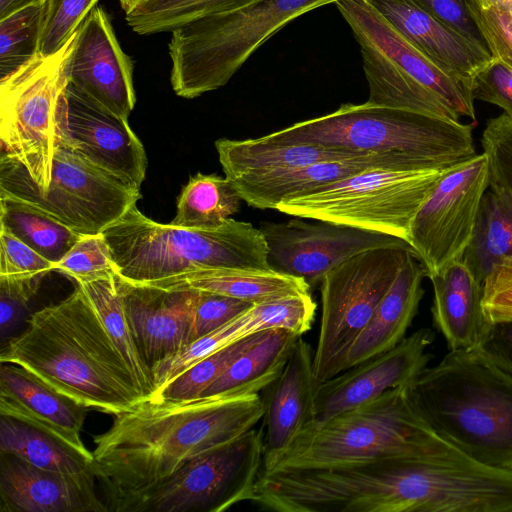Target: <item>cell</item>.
<instances>
[{
  "label": "cell",
  "instance_id": "cell-1",
  "mask_svg": "<svg viewBox=\"0 0 512 512\" xmlns=\"http://www.w3.org/2000/svg\"><path fill=\"white\" fill-rule=\"evenodd\" d=\"M259 394L144 399L94 438L92 468L108 511L130 512L188 462L222 448L263 418Z\"/></svg>",
  "mask_w": 512,
  "mask_h": 512
},
{
  "label": "cell",
  "instance_id": "cell-2",
  "mask_svg": "<svg viewBox=\"0 0 512 512\" xmlns=\"http://www.w3.org/2000/svg\"><path fill=\"white\" fill-rule=\"evenodd\" d=\"M1 363L18 365L79 405L118 415L145 399L83 287L33 314L2 344Z\"/></svg>",
  "mask_w": 512,
  "mask_h": 512
},
{
  "label": "cell",
  "instance_id": "cell-3",
  "mask_svg": "<svg viewBox=\"0 0 512 512\" xmlns=\"http://www.w3.org/2000/svg\"><path fill=\"white\" fill-rule=\"evenodd\" d=\"M407 388L438 436L479 463L512 470V376L478 346L450 350Z\"/></svg>",
  "mask_w": 512,
  "mask_h": 512
},
{
  "label": "cell",
  "instance_id": "cell-4",
  "mask_svg": "<svg viewBox=\"0 0 512 512\" xmlns=\"http://www.w3.org/2000/svg\"><path fill=\"white\" fill-rule=\"evenodd\" d=\"M461 453L419 416L407 385L305 428L262 471L318 469L388 458Z\"/></svg>",
  "mask_w": 512,
  "mask_h": 512
},
{
  "label": "cell",
  "instance_id": "cell-5",
  "mask_svg": "<svg viewBox=\"0 0 512 512\" xmlns=\"http://www.w3.org/2000/svg\"><path fill=\"white\" fill-rule=\"evenodd\" d=\"M102 233L115 273L136 284L204 269L271 268L260 228L232 218L212 229L186 228L158 223L134 205Z\"/></svg>",
  "mask_w": 512,
  "mask_h": 512
},
{
  "label": "cell",
  "instance_id": "cell-6",
  "mask_svg": "<svg viewBox=\"0 0 512 512\" xmlns=\"http://www.w3.org/2000/svg\"><path fill=\"white\" fill-rule=\"evenodd\" d=\"M473 127L460 121L365 102L265 135L269 140L384 154L454 166L475 156Z\"/></svg>",
  "mask_w": 512,
  "mask_h": 512
},
{
  "label": "cell",
  "instance_id": "cell-7",
  "mask_svg": "<svg viewBox=\"0 0 512 512\" xmlns=\"http://www.w3.org/2000/svg\"><path fill=\"white\" fill-rule=\"evenodd\" d=\"M359 45L368 102L459 121L475 120L469 88L402 36L368 0L334 3Z\"/></svg>",
  "mask_w": 512,
  "mask_h": 512
},
{
  "label": "cell",
  "instance_id": "cell-8",
  "mask_svg": "<svg viewBox=\"0 0 512 512\" xmlns=\"http://www.w3.org/2000/svg\"><path fill=\"white\" fill-rule=\"evenodd\" d=\"M336 1L256 0L174 29L168 44L173 91L193 99L223 87L260 46L288 23Z\"/></svg>",
  "mask_w": 512,
  "mask_h": 512
},
{
  "label": "cell",
  "instance_id": "cell-9",
  "mask_svg": "<svg viewBox=\"0 0 512 512\" xmlns=\"http://www.w3.org/2000/svg\"><path fill=\"white\" fill-rule=\"evenodd\" d=\"M78 30L57 52L37 53L0 79L2 153L20 162L41 190L50 183L55 152L71 149L66 69Z\"/></svg>",
  "mask_w": 512,
  "mask_h": 512
},
{
  "label": "cell",
  "instance_id": "cell-10",
  "mask_svg": "<svg viewBox=\"0 0 512 512\" xmlns=\"http://www.w3.org/2000/svg\"><path fill=\"white\" fill-rule=\"evenodd\" d=\"M451 167H371L285 200L276 210L303 219L394 236L409 244L415 214Z\"/></svg>",
  "mask_w": 512,
  "mask_h": 512
},
{
  "label": "cell",
  "instance_id": "cell-11",
  "mask_svg": "<svg viewBox=\"0 0 512 512\" xmlns=\"http://www.w3.org/2000/svg\"><path fill=\"white\" fill-rule=\"evenodd\" d=\"M0 193L40 209L81 234L102 233L141 198L140 189L64 147L55 152L45 190L20 162L2 153Z\"/></svg>",
  "mask_w": 512,
  "mask_h": 512
},
{
  "label": "cell",
  "instance_id": "cell-12",
  "mask_svg": "<svg viewBox=\"0 0 512 512\" xmlns=\"http://www.w3.org/2000/svg\"><path fill=\"white\" fill-rule=\"evenodd\" d=\"M412 252L408 243L369 249L325 274L319 285L321 318L313 359L318 383L345 370L351 346Z\"/></svg>",
  "mask_w": 512,
  "mask_h": 512
},
{
  "label": "cell",
  "instance_id": "cell-13",
  "mask_svg": "<svg viewBox=\"0 0 512 512\" xmlns=\"http://www.w3.org/2000/svg\"><path fill=\"white\" fill-rule=\"evenodd\" d=\"M262 431L255 428L232 443L198 457L143 495L130 512H223L250 501L263 468Z\"/></svg>",
  "mask_w": 512,
  "mask_h": 512
},
{
  "label": "cell",
  "instance_id": "cell-14",
  "mask_svg": "<svg viewBox=\"0 0 512 512\" xmlns=\"http://www.w3.org/2000/svg\"><path fill=\"white\" fill-rule=\"evenodd\" d=\"M490 185L484 152L449 168L415 214L409 245L430 277L462 259Z\"/></svg>",
  "mask_w": 512,
  "mask_h": 512
},
{
  "label": "cell",
  "instance_id": "cell-15",
  "mask_svg": "<svg viewBox=\"0 0 512 512\" xmlns=\"http://www.w3.org/2000/svg\"><path fill=\"white\" fill-rule=\"evenodd\" d=\"M268 246L272 269L303 278L311 288L319 286L325 274L346 259L363 251L399 245L406 241L359 228L302 218L260 225Z\"/></svg>",
  "mask_w": 512,
  "mask_h": 512
},
{
  "label": "cell",
  "instance_id": "cell-16",
  "mask_svg": "<svg viewBox=\"0 0 512 512\" xmlns=\"http://www.w3.org/2000/svg\"><path fill=\"white\" fill-rule=\"evenodd\" d=\"M434 337L432 330L419 329L389 351L318 383L312 422L306 428L373 400L389 389L409 384L427 367L431 355L426 350Z\"/></svg>",
  "mask_w": 512,
  "mask_h": 512
},
{
  "label": "cell",
  "instance_id": "cell-17",
  "mask_svg": "<svg viewBox=\"0 0 512 512\" xmlns=\"http://www.w3.org/2000/svg\"><path fill=\"white\" fill-rule=\"evenodd\" d=\"M66 73L69 84L128 119L136 103L133 61L121 48L102 7L95 6L80 25Z\"/></svg>",
  "mask_w": 512,
  "mask_h": 512
},
{
  "label": "cell",
  "instance_id": "cell-18",
  "mask_svg": "<svg viewBox=\"0 0 512 512\" xmlns=\"http://www.w3.org/2000/svg\"><path fill=\"white\" fill-rule=\"evenodd\" d=\"M115 282L135 342L151 372L156 364L191 343L199 291L136 284L116 273Z\"/></svg>",
  "mask_w": 512,
  "mask_h": 512
},
{
  "label": "cell",
  "instance_id": "cell-19",
  "mask_svg": "<svg viewBox=\"0 0 512 512\" xmlns=\"http://www.w3.org/2000/svg\"><path fill=\"white\" fill-rule=\"evenodd\" d=\"M71 149L94 165L140 189L145 179V149L121 118L73 85L67 87Z\"/></svg>",
  "mask_w": 512,
  "mask_h": 512
},
{
  "label": "cell",
  "instance_id": "cell-20",
  "mask_svg": "<svg viewBox=\"0 0 512 512\" xmlns=\"http://www.w3.org/2000/svg\"><path fill=\"white\" fill-rule=\"evenodd\" d=\"M92 466L63 473L0 452V512H103Z\"/></svg>",
  "mask_w": 512,
  "mask_h": 512
},
{
  "label": "cell",
  "instance_id": "cell-21",
  "mask_svg": "<svg viewBox=\"0 0 512 512\" xmlns=\"http://www.w3.org/2000/svg\"><path fill=\"white\" fill-rule=\"evenodd\" d=\"M379 166L450 167L405 156L358 154L274 172L242 175L229 180L241 199L249 206L276 209L285 200L308 194L365 169Z\"/></svg>",
  "mask_w": 512,
  "mask_h": 512
},
{
  "label": "cell",
  "instance_id": "cell-22",
  "mask_svg": "<svg viewBox=\"0 0 512 512\" xmlns=\"http://www.w3.org/2000/svg\"><path fill=\"white\" fill-rule=\"evenodd\" d=\"M87 408L56 392L24 368L1 363L0 415L41 429L91 455L81 438Z\"/></svg>",
  "mask_w": 512,
  "mask_h": 512
},
{
  "label": "cell",
  "instance_id": "cell-23",
  "mask_svg": "<svg viewBox=\"0 0 512 512\" xmlns=\"http://www.w3.org/2000/svg\"><path fill=\"white\" fill-rule=\"evenodd\" d=\"M368 1L413 46L468 88L475 73L492 58L411 0Z\"/></svg>",
  "mask_w": 512,
  "mask_h": 512
},
{
  "label": "cell",
  "instance_id": "cell-24",
  "mask_svg": "<svg viewBox=\"0 0 512 512\" xmlns=\"http://www.w3.org/2000/svg\"><path fill=\"white\" fill-rule=\"evenodd\" d=\"M314 351L302 336L296 340L288 361L269 389L264 402L263 462L284 451L312 422L313 400L318 384Z\"/></svg>",
  "mask_w": 512,
  "mask_h": 512
},
{
  "label": "cell",
  "instance_id": "cell-25",
  "mask_svg": "<svg viewBox=\"0 0 512 512\" xmlns=\"http://www.w3.org/2000/svg\"><path fill=\"white\" fill-rule=\"evenodd\" d=\"M426 271L415 252L408 255L370 321L351 346L345 370L394 348L406 336L421 298Z\"/></svg>",
  "mask_w": 512,
  "mask_h": 512
},
{
  "label": "cell",
  "instance_id": "cell-26",
  "mask_svg": "<svg viewBox=\"0 0 512 512\" xmlns=\"http://www.w3.org/2000/svg\"><path fill=\"white\" fill-rule=\"evenodd\" d=\"M428 278L434 290V324L449 349L479 346L490 325L482 305V284L462 259L451 262Z\"/></svg>",
  "mask_w": 512,
  "mask_h": 512
},
{
  "label": "cell",
  "instance_id": "cell-27",
  "mask_svg": "<svg viewBox=\"0 0 512 512\" xmlns=\"http://www.w3.org/2000/svg\"><path fill=\"white\" fill-rule=\"evenodd\" d=\"M148 285L164 289H192L211 292L251 304L290 295L310 293L303 279L272 268H214L163 279Z\"/></svg>",
  "mask_w": 512,
  "mask_h": 512
},
{
  "label": "cell",
  "instance_id": "cell-28",
  "mask_svg": "<svg viewBox=\"0 0 512 512\" xmlns=\"http://www.w3.org/2000/svg\"><path fill=\"white\" fill-rule=\"evenodd\" d=\"M225 177L262 174L358 154L321 146L281 143L265 136L255 139H219L215 142Z\"/></svg>",
  "mask_w": 512,
  "mask_h": 512
},
{
  "label": "cell",
  "instance_id": "cell-29",
  "mask_svg": "<svg viewBox=\"0 0 512 512\" xmlns=\"http://www.w3.org/2000/svg\"><path fill=\"white\" fill-rule=\"evenodd\" d=\"M298 337L286 329L265 331L201 396L259 394L282 373Z\"/></svg>",
  "mask_w": 512,
  "mask_h": 512
},
{
  "label": "cell",
  "instance_id": "cell-30",
  "mask_svg": "<svg viewBox=\"0 0 512 512\" xmlns=\"http://www.w3.org/2000/svg\"><path fill=\"white\" fill-rule=\"evenodd\" d=\"M512 257V202L492 188L484 193L462 261L483 285L495 265Z\"/></svg>",
  "mask_w": 512,
  "mask_h": 512
},
{
  "label": "cell",
  "instance_id": "cell-31",
  "mask_svg": "<svg viewBox=\"0 0 512 512\" xmlns=\"http://www.w3.org/2000/svg\"><path fill=\"white\" fill-rule=\"evenodd\" d=\"M0 452L41 469L77 473L89 469L93 454H84L51 434L0 415Z\"/></svg>",
  "mask_w": 512,
  "mask_h": 512
},
{
  "label": "cell",
  "instance_id": "cell-32",
  "mask_svg": "<svg viewBox=\"0 0 512 512\" xmlns=\"http://www.w3.org/2000/svg\"><path fill=\"white\" fill-rule=\"evenodd\" d=\"M0 226L54 264L82 235L40 209L2 193Z\"/></svg>",
  "mask_w": 512,
  "mask_h": 512
},
{
  "label": "cell",
  "instance_id": "cell-33",
  "mask_svg": "<svg viewBox=\"0 0 512 512\" xmlns=\"http://www.w3.org/2000/svg\"><path fill=\"white\" fill-rule=\"evenodd\" d=\"M79 284L125 359L145 399L151 398L156 389L152 372L144 362L133 337L123 300L115 282V273Z\"/></svg>",
  "mask_w": 512,
  "mask_h": 512
},
{
  "label": "cell",
  "instance_id": "cell-34",
  "mask_svg": "<svg viewBox=\"0 0 512 512\" xmlns=\"http://www.w3.org/2000/svg\"><path fill=\"white\" fill-rule=\"evenodd\" d=\"M241 201L226 177L198 173L183 187L176 216L170 224L195 229L216 228L239 211Z\"/></svg>",
  "mask_w": 512,
  "mask_h": 512
},
{
  "label": "cell",
  "instance_id": "cell-35",
  "mask_svg": "<svg viewBox=\"0 0 512 512\" xmlns=\"http://www.w3.org/2000/svg\"><path fill=\"white\" fill-rule=\"evenodd\" d=\"M264 331L267 330L263 321L255 306L252 305L226 324L192 341L171 357L156 364L152 368L155 391L206 356L247 336Z\"/></svg>",
  "mask_w": 512,
  "mask_h": 512
},
{
  "label": "cell",
  "instance_id": "cell-36",
  "mask_svg": "<svg viewBox=\"0 0 512 512\" xmlns=\"http://www.w3.org/2000/svg\"><path fill=\"white\" fill-rule=\"evenodd\" d=\"M256 0H147L125 14L137 34L151 35L174 29L205 15L238 9Z\"/></svg>",
  "mask_w": 512,
  "mask_h": 512
},
{
  "label": "cell",
  "instance_id": "cell-37",
  "mask_svg": "<svg viewBox=\"0 0 512 512\" xmlns=\"http://www.w3.org/2000/svg\"><path fill=\"white\" fill-rule=\"evenodd\" d=\"M43 6L38 0L0 19V79L38 53Z\"/></svg>",
  "mask_w": 512,
  "mask_h": 512
},
{
  "label": "cell",
  "instance_id": "cell-38",
  "mask_svg": "<svg viewBox=\"0 0 512 512\" xmlns=\"http://www.w3.org/2000/svg\"><path fill=\"white\" fill-rule=\"evenodd\" d=\"M264 332L247 336L206 356L155 391L151 398L185 400L200 397L239 355L263 336Z\"/></svg>",
  "mask_w": 512,
  "mask_h": 512
},
{
  "label": "cell",
  "instance_id": "cell-39",
  "mask_svg": "<svg viewBox=\"0 0 512 512\" xmlns=\"http://www.w3.org/2000/svg\"><path fill=\"white\" fill-rule=\"evenodd\" d=\"M99 0H44L38 53L57 52L79 29Z\"/></svg>",
  "mask_w": 512,
  "mask_h": 512
},
{
  "label": "cell",
  "instance_id": "cell-40",
  "mask_svg": "<svg viewBox=\"0 0 512 512\" xmlns=\"http://www.w3.org/2000/svg\"><path fill=\"white\" fill-rule=\"evenodd\" d=\"M55 270L73 278L76 283L114 274L115 266L103 233L82 234L55 264Z\"/></svg>",
  "mask_w": 512,
  "mask_h": 512
},
{
  "label": "cell",
  "instance_id": "cell-41",
  "mask_svg": "<svg viewBox=\"0 0 512 512\" xmlns=\"http://www.w3.org/2000/svg\"><path fill=\"white\" fill-rule=\"evenodd\" d=\"M481 143L489 161V187L512 202V117L503 113L489 119Z\"/></svg>",
  "mask_w": 512,
  "mask_h": 512
},
{
  "label": "cell",
  "instance_id": "cell-42",
  "mask_svg": "<svg viewBox=\"0 0 512 512\" xmlns=\"http://www.w3.org/2000/svg\"><path fill=\"white\" fill-rule=\"evenodd\" d=\"M476 25L481 31L489 52L512 68V16L478 0H466Z\"/></svg>",
  "mask_w": 512,
  "mask_h": 512
},
{
  "label": "cell",
  "instance_id": "cell-43",
  "mask_svg": "<svg viewBox=\"0 0 512 512\" xmlns=\"http://www.w3.org/2000/svg\"><path fill=\"white\" fill-rule=\"evenodd\" d=\"M54 270V263L0 226L1 277L45 276Z\"/></svg>",
  "mask_w": 512,
  "mask_h": 512
},
{
  "label": "cell",
  "instance_id": "cell-44",
  "mask_svg": "<svg viewBox=\"0 0 512 512\" xmlns=\"http://www.w3.org/2000/svg\"><path fill=\"white\" fill-rule=\"evenodd\" d=\"M45 276H0V336L2 343L23 319Z\"/></svg>",
  "mask_w": 512,
  "mask_h": 512
},
{
  "label": "cell",
  "instance_id": "cell-45",
  "mask_svg": "<svg viewBox=\"0 0 512 512\" xmlns=\"http://www.w3.org/2000/svg\"><path fill=\"white\" fill-rule=\"evenodd\" d=\"M469 90L474 100L502 108L512 117V68L493 57L473 76Z\"/></svg>",
  "mask_w": 512,
  "mask_h": 512
},
{
  "label": "cell",
  "instance_id": "cell-46",
  "mask_svg": "<svg viewBox=\"0 0 512 512\" xmlns=\"http://www.w3.org/2000/svg\"><path fill=\"white\" fill-rule=\"evenodd\" d=\"M252 305L236 298L199 291L192 324V341L216 330Z\"/></svg>",
  "mask_w": 512,
  "mask_h": 512
},
{
  "label": "cell",
  "instance_id": "cell-47",
  "mask_svg": "<svg viewBox=\"0 0 512 512\" xmlns=\"http://www.w3.org/2000/svg\"><path fill=\"white\" fill-rule=\"evenodd\" d=\"M482 287V305L489 322L512 320V257L495 265Z\"/></svg>",
  "mask_w": 512,
  "mask_h": 512
},
{
  "label": "cell",
  "instance_id": "cell-48",
  "mask_svg": "<svg viewBox=\"0 0 512 512\" xmlns=\"http://www.w3.org/2000/svg\"><path fill=\"white\" fill-rule=\"evenodd\" d=\"M441 19L472 43L489 52L486 41L470 14L466 0H411ZM490 53V52H489Z\"/></svg>",
  "mask_w": 512,
  "mask_h": 512
},
{
  "label": "cell",
  "instance_id": "cell-49",
  "mask_svg": "<svg viewBox=\"0 0 512 512\" xmlns=\"http://www.w3.org/2000/svg\"><path fill=\"white\" fill-rule=\"evenodd\" d=\"M478 347L495 365L512 376V320L490 323Z\"/></svg>",
  "mask_w": 512,
  "mask_h": 512
},
{
  "label": "cell",
  "instance_id": "cell-50",
  "mask_svg": "<svg viewBox=\"0 0 512 512\" xmlns=\"http://www.w3.org/2000/svg\"><path fill=\"white\" fill-rule=\"evenodd\" d=\"M38 0H0V19Z\"/></svg>",
  "mask_w": 512,
  "mask_h": 512
},
{
  "label": "cell",
  "instance_id": "cell-51",
  "mask_svg": "<svg viewBox=\"0 0 512 512\" xmlns=\"http://www.w3.org/2000/svg\"><path fill=\"white\" fill-rule=\"evenodd\" d=\"M483 6L495 7L505 11L512 16V0H478Z\"/></svg>",
  "mask_w": 512,
  "mask_h": 512
},
{
  "label": "cell",
  "instance_id": "cell-52",
  "mask_svg": "<svg viewBox=\"0 0 512 512\" xmlns=\"http://www.w3.org/2000/svg\"><path fill=\"white\" fill-rule=\"evenodd\" d=\"M147 0H118L122 10L126 13L132 11L135 7Z\"/></svg>",
  "mask_w": 512,
  "mask_h": 512
}]
</instances>
